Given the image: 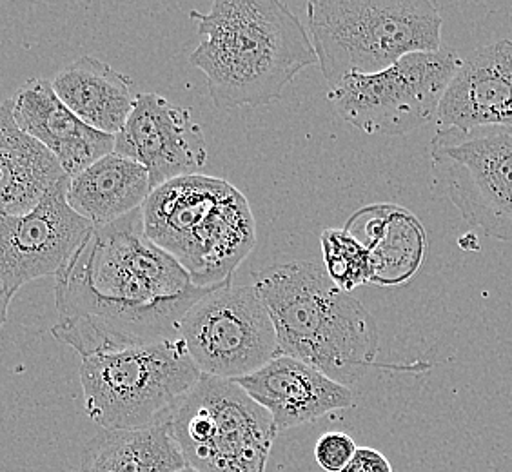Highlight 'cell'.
<instances>
[{
	"instance_id": "cell-20",
	"label": "cell",
	"mask_w": 512,
	"mask_h": 472,
	"mask_svg": "<svg viewBox=\"0 0 512 472\" xmlns=\"http://www.w3.org/2000/svg\"><path fill=\"white\" fill-rule=\"evenodd\" d=\"M186 465L171 418L135 431H104L88 447L80 472H177Z\"/></svg>"
},
{
	"instance_id": "cell-23",
	"label": "cell",
	"mask_w": 512,
	"mask_h": 472,
	"mask_svg": "<svg viewBox=\"0 0 512 472\" xmlns=\"http://www.w3.org/2000/svg\"><path fill=\"white\" fill-rule=\"evenodd\" d=\"M340 472H393V465L380 451L371 447H358L353 460Z\"/></svg>"
},
{
	"instance_id": "cell-17",
	"label": "cell",
	"mask_w": 512,
	"mask_h": 472,
	"mask_svg": "<svg viewBox=\"0 0 512 472\" xmlns=\"http://www.w3.org/2000/svg\"><path fill=\"white\" fill-rule=\"evenodd\" d=\"M51 86L84 124L113 137L128 122L138 97L128 75L95 57H80L60 69Z\"/></svg>"
},
{
	"instance_id": "cell-24",
	"label": "cell",
	"mask_w": 512,
	"mask_h": 472,
	"mask_svg": "<svg viewBox=\"0 0 512 472\" xmlns=\"http://www.w3.org/2000/svg\"><path fill=\"white\" fill-rule=\"evenodd\" d=\"M11 298L6 291L0 287V327L8 322V311H10Z\"/></svg>"
},
{
	"instance_id": "cell-2",
	"label": "cell",
	"mask_w": 512,
	"mask_h": 472,
	"mask_svg": "<svg viewBox=\"0 0 512 472\" xmlns=\"http://www.w3.org/2000/svg\"><path fill=\"white\" fill-rule=\"evenodd\" d=\"M189 15L202 39L191 64L218 108L267 106L318 64L304 24L280 0H215L207 13Z\"/></svg>"
},
{
	"instance_id": "cell-13",
	"label": "cell",
	"mask_w": 512,
	"mask_h": 472,
	"mask_svg": "<svg viewBox=\"0 0 512 472\" xmlns=\"http://www.w3.org/2000/svg\"><path fill=\"white\" fill-rule=\"evenodd\" d=\"M235 382L271 414L276 433L316 422L355 404V394L347 385L282 354Z\"/></svg>"
},
{
	"instance_id": "cell-5",
	"label": "cell",
	"mask_w": 512,
	"mask_h": 472,
	"mask_svg": "<svg viewBox=\"0 0 512 472\" xmlns=\"http://www.w3.org/2000/svg\"><path fill=\"white\" fill-rule=\"evenodd\" d=\"M307 22L329 88L405 55L442 50L444 19L429 0H313Z\"/></svg>"
},
{
	"instance_id": "cell-10",
	"label": "cell",
	"mask_w": 512,
	"mask_h": 472,
	"mask_svg": "<svg viewBox=\"0 0 512 472\" xmlns=\"http://www.w3.org/2000/svg\"><path fill=\"white\" fill-rule=\"evenodd\" d=\"M178 338L189 358L207 376L238 380L278 356L276 333L255 286L233 280L211 289L189 309Z\"/></svg>"
},
{
	"instance_id": "cell-18",
	"label": "cell",
	"mask_w": 512,
	"mask_h": 472,
	"mask_svg": "<svg viewBox=\"0 0 512 472\" xmlns=\"http://www.w3.org/2000/svg\"><path fill=\"white\" fill-rule=\"evenodd\" d=\"M66 177L57 158L19 128L11 99L4 100L0 104V215L28 213Z\"/></svg>"
},
{
	"instance_id": "cell-6",
	"label": "cell",
	"mask_w": 512,
	"mask_h": 472,
	"mask_svg": "<svg viewBox=\"0 0 512 472\" xmlns=\"http://www.w3.org/2000/svg\"><path fill=\"white\" fill-rule=\"evenodd\" d=\"M202 373L180 340L82 358L84 409L104 431H135L171 418Z\"/></svg>"
},
{
	"instance_id": "cell-11",
	"label": "cell",
	"mask_w": 512,
	"mask_h": 472,
	"mask_svg": "<svg viewBox=\"0 0 512 472\" xmlns=\"http://www.w3.org/2000/svg\"><path fill=\"white\" fill-rule=\"evenodd\" d=\"M69 177L22 215H0V287L19 293L33 280L57 276L88 238L93 224L68 204Z\"/></svg>"
},
{
	"instance_id": "cell-8",
	"label": "cell",
	"mask_w": 512,
	"mask_h": 472,
	"mask_svg": "<svg viewBox=\"0 0 512 472\" xmlns=\"http://www.w3.org/2000/svg\"><path fill=\"white\" fill-rule=\"evenodd\" d=\"M460 62L451 48L411 53L375 75L338 82L327 91V100L347 124L367 135H409L436 118Z\"/></svg>"
},
{
	"instance_id": "cell-4",
	"label": "cell",
	"mask_w": 512,
	"mask_h": 472,
	"mask_svg": "<svg viewBox=\"0 0 512 472\" xmlns=\"http://www.w3.org/2000/svg\"><path fill=\"white\" fill-rule=\"evenodd\" d=\"M142 217L149 240L198 287L231 282L256 246L251 206L224 178L198 173L171 180L151 191Z\"/></svg>"
},
{
	"instance_id": "cell-9",
	"label": "cell",
	"mask_w": 512,
	"mask_h": 472,
	"mask_svg": "<svg viewBox=\"0 0 512 472\" xmlns=\"http://www.w3.org/2000/svg\"><path fill=\"white\" fill-rule=\"evenodd\" d=\"M434 178L471 226L512 242V126L438 129Z\"/></svg>"
},
{
	"instance_id": "cell-25",
	"label": "cell",
	"mask_w": 512,
	"mask_h": 472,
	"mask_svg": "<svg viewBox=\"0 0 512 472\" xmlns=\"http://www.w3.org/2000/svg\"><path fill=\"white\" fill-rule=\"evenodd\" d=\"M177 472H198V471H195V469H193V467H189V465H184V467H182V469H180V471H177Z\"/></svg>"
},
{
	"instance_id": "cell-7",
	"label": "cell",
	"mask_w": 512,
	"mask_h": 472,
	"mask_svg": "<svg viewBox=\"0 0 512 472\" xmlns=\"http://www.w3.org/2000/svg\"><path fill=\"white\" fill-rule=\"evenodd\" d=\"M171 429L198 472H266L278 436L271 414L235 380L207 374L171 414Z\"/></svg>"
},
{
	"instance_id": "cell-16",
	"label": "cell",
	"mask_w": 512,
	"mask_h": 472,
	"mask_svg": "<svg viewBox=\"0 0 512 472\" xmlns=\"http://www.w3.org/2000/svg\"><path fill=\"white\" fill-rule=\"evenodd\" d=\"M344 229L369 251L375 286H404L424 264L427 233L420 218L405 207L387 202L362 207Z\"/></svg>"
},
{
	"instance_id": "cell-14",
	"label": "cell",
	"mask_w": 512,
	"mask_h": 472,
	"mask_svg": "<svg viewBox=\"0 0 512 472\" xmlns=\"http://www.w3.org/2000/svg\"><path fill=\"white\" fill-rule=\"evenodd\" d=\"M438 129L512 126V40H498L460 62L436 111Z\"/></svg>"
},
{
	"instance_id": "cell-12",
	"label": "cell",
	"mask_w": 512,
	"mask_h": 472,
	"mask_svg": "<svg viewBox=\"0 0 512 472\" xmlns=\"http://www.w3.org/2000/svg\"><path fill=\"white\" fill-rule=\"evenodd\" d=\"M146 168L151 187L198 175L207 164V144L191 111L158 93H138L135 108L115 135V149Z\"/></svg>"
},
{
	"instance_id": "cell-22",
	"label": "cell",
	"mask_w": 512,
	"mask_h": 472,
	"mask_svg": "<svg viewBox=\"0 0 512 472\" xmlns=\"http://www.w3.org/2000/svg\"><path fill=\"white\" fill-rule=\"evenodd\" d=\"M356 443L349 434L333 431L318 438L315 445V460L324 471L340 472L356 454Z\"/></svg>"
},
{
	"instance_id": "cell-1",
	"label": "cell",
	"mask_w": 512,
	"mask_h": 472,
	"mask_svg": "<svg viewBox=\"0 0 512 472\" xmlns=\"http://www.w3.org/2000/svg\"><path fill=\"white\" fill-rule=\"evenodd\" d=\"M211 289L195 286L184 267L149 240L140 207L93 227L55 276L59 320L51 335L82 358L175 340L186 313Z\"/></svg>"
},
{
	"instance_id": "cell-19",
	"label": "cell",
	"mask_w": 512,
	"mask_h": 472,
	"mask_svg": "<svg viewBox=\"0 0 512 472\" xmlns=\"http://www.w3.org/2000/svg\"><path fill=\"white\" fill-rule=\"evenodd\" d=\"M151 191L146 168L109 153L69 178L68 204L93 227H102L140 209Z\"/></svg>"
},
{
	"instance_id": "cell-3",
	"label": "cell",
	"mask_w": 512,
	"mask_h": 472,
	"mask_svg": "<svg viewBox=\"0 0 512 472\" xmlns=\"http://www.w3.org/2000/svg\"><path fill=\"white\" fill-rule=\"evenodd\" d=\"M253 286L275 325L278 356L300 360L347 387L378 367L375 318L333 284L322 262L266 267L255 273Z\"/></svg>"
},
{
	"instance_id": "cell-21",
	"label": "cell",
	"mask_w": 512,
	"mask_h": 472,
	"mask_svg": "<svg viewBox=\"0 0 512 472\" xmlns=\"http://www.w3.org/2000/svg\"><path fill=\"white\" fill-rule=\"evenodd\" d=\"M324 269L338 289L344 293L355 291L358 287L371 284L373 267L371 256L364 244L342 229H325L320 236Z\"/></svg>"
},
{
	"instance_id": "cell-15",
	"label": "cell",
	"mask_w": 512,
	"mask_h": 472,
	"mask_svg": "<svg viewBox=\"0 0 512 472\" xmlns=\"http://www.w3.org/2000/svg\"><path fill=\"white\" fill-rule=\"evenodd\" d=\"M11 102L19 128L48 149L69 178L115 149V137L84 124L57 97L50 79L28 80Z\"/></svg>"
}]
</instances>
